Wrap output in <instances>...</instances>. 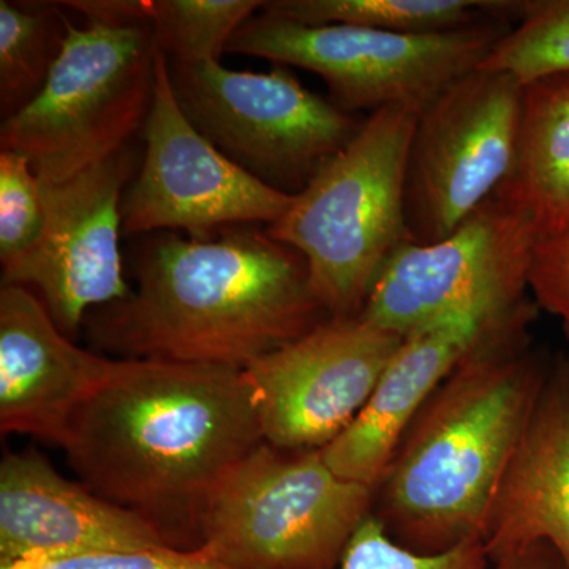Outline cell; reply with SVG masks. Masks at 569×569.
Masks as SVG:
<instances>
[{
  "label": "cell",
  "instance_id": "6da1fadb",
  "mask_svg": "<svg viewBox=\"0 0 569 569\" xmlns=\"http://www.w3.org/2000/svg\"><path fill=\"white\" fill-rule=\"evenodd\" d=\"M263 441L244 370L114 358L62 449L82 485L198 550L220 482Z\"/></svg>",
  "mask_w": 569,
  "mask_h": 569
},
{
  "label": "cell",
  "instance_id": "7a4b0ae2",
  "mask_svg": "<svg viewBox=\"0 0 569 569\" xmlns=\"http://www.w3.org/2000/svg\"><path fill=\"white\" fill-rule=\"evenodd\" d=\"M133 269L129 298L82 323L92 347L116 359L246 370L329 318L301 253L254 228L149 234Z\"/></svg>",
  "mask_w": 569,
  "mask_h": 569
},
{
  "label": "cell",
  "instance_id": "3957f363",
  "mask_svg": "<svg viewBox=\"0 0 569 569\" xmlns=\"http://www.w3.org/2000/svg\"><path fill=\"white\" fill-rule=\"evenodd\" d=\"M529 313L479 343L419 411L381 479V516L406 548L485 537L493 500L545 388L520 350Z\"/></svg>",
  "mask_w": 569,
  "mask_h": 569
},
{
  "label": "cell",
  "instance_id": "277c9868",
  "mask_svg": "<svg viewBox=\"0 0 569 569\" xmlns=\"http://www.w3.org/2000/svg\"><path fill=\"white\" fill-rule=\"evenodd\" d=\"M418 116L406 104L370 112L346 148L266 228L305 258L329 317L361 316L381 268L408 241V160Z\"/></svg>",
  "mask_w": 569,
  "mask_h": 569
},
{
  "label": "cell",
  "instance_id": "5b68a950",
  "mask_svg": "<svg viewBox=\"0 0 569 569\" xmlns=\"http://www.w3.org/2000/svg\"><path fill=\"white\" fill-rule=\"evenodd\" d=\"M160 48L148 22L67 24L39 96L0 126V149L22 153L40 182L58 183L110 159L141 133Z\"/></svg>",
  "mask_w": 569,
  "mask_h": 569
},
{
  "label": "cell",
  "instance_id": "8992f818",
  "mask_svg": "<svg viewBox=\"0 0 569 569\" xmlns=\"http://www.w3.org/2000/svg\"><path fill=\"white\" fill-rule=\"evenodd\" d=\"M373 498L337 477L321 449L263 441L213 493L201 550L228 569H339Z\"/></svg>",
  "mask_w": 569,
  "mask_h": 569
},
{
  "label": "cell",
  "instance_id": "52a82bcc",
  "mask_svg": "<svg viewBox=\"0 0 569 569\" xmlns=\"http://www.w3.org/2000/svg\"><path fill=\"white\" fill-rule=\"evenodd\" d=\"M261 11V10H260ZM515 26L492 18L437 33H396L355 26H305L261 11L234 33L228 52L318 74L331 102L353 112L406 104L421 112L477 70Z\"/></svg>",
  "mask_w": 569,
  "mask_h": 569
},
{
  "label": "cell",
  "instance_id": "ba28073f",
  "mask_svg": "<svg viewBox=\"0 0 569 569\" xmlns=\"http://www.w3.org/2000/svg\"><path fill=\"white\" fill-rule=\"evenodd\" d=\"M168 63L176 99L198 132L280 192H301L362 126L306 89L288 67L253 73L220 62Z\"/></svg>",
  "mask_w": 569,
  "mask_h": 569
},
{
  "label": "cell",
  "instance_id": "9c48e42d",
  "mask_svg": "<svg viewBox=\"0 0 569 569\" xmlns=\"http://www.w3.org/2000/svg\"><path fill=\"white\" fill-rule=\"evenodd\" d=\"M539 239L529 209L503 186L447 238L397 247L359 317L407 337L463 310L516 309Z\"/></svg>",
  "mask_w": 569,
  "mask_h": 569
},
{
  "label": "cell",
  "instance_id": "30bf717a",
  "mask_svg": "<svg viewBox=\"0 0 569 569\" xmlns=\"http://www.w3.org/2000/svg\"><path fill=\"white\" fill-rule=\"evenodd\" d=\"M522 102L515 77L478 67L419 112L408 160V241L447 238L509 181Z\"/></svg>",
  "mask_w": 569,
  "mask_h": 569
},
{
  "label": "cell",
  "instance_id": "8fae6325",
  "mask_svg": "<svg viewBox=\"0 0 569 569\" xmlns=\"http://www.w3.org/2000/svg\"><path fill=\"white\" fill-rule=\"evenodd\" d=\"M141 137V167L122 197V236L181 230L209 239L238 224L269 227L293 203L295 194L247 173L198 132L176 99L162 51Z\"/></svg>",
  "mask_w": 569,
  "mask_h": 569
},
{
  "label": "cell",
  "instance_id": "7c38bea8",
  "mask_svg": "<svg viewBox=\"0 0 569 569\" xmlns=\"http://www.w3.org/2000/svg\"><path fill=\"white\" fill-rule=\"evenodd\" d=\"M403 337L361 317L321 321L244 370L264 441L323 449L361 413Z\"/></svg>",
  "mask_w": 569,
  "mask_h": 569
},
{
  "label": "cell",
  "instance_id": "4fadbf2b",
  "mask_svg": "<svg viewBox=\"0 0 569 569\" xmlns=\"http://www.w3.org/2000/svg\"><path fill=\"white\" fill-rule=\"evenodd\" d=\"M138 156L122 149L58 183H43L47 228L28 258L2 272V283L33 291L67 337L92 310L129 298L121 254L122 197Z\"/></svg>",
  "mask_w": 569,
  "mask_h": 569
},
{
  "label": "cell",
  "instance_id": "5bb4252c",
  "mask_svg": "<svg viewBox=\"0 0 569 569\" xmlns=\"http://www.w3.org/2000/svg\"><path fill=\"white\" fill-rule=\"evenodd\" d=\"M530 310L471 309L403 337L361 413L321 449L347 481L378 489L408 427L452 370L490 336Z\"/></svg>",
  "mask_w": 569,
  "mask_h": 569
},
{
  "label": "cell",
  "instance_id": "9a60e30c",
  "mask_svg": "<svg viewBox=\"0 0 569 569\" xmlns=\"http://www.w3.org/2000/svg\"><path fill=\"white\" fill-rule=\"evenodd\" d=\"M157 546L162 538L137 512L63 478L36 449L3 456L0 565Z\"/></svg>",
  "mask_w": 569,
  "mask_h": 569
},
{
  "label": "cell",
  "instance_id": "2e32d148",
  "mask_svg": "<svg viewBox=\"0 0 569 569\" xmlns=\"http://www.w3.org/2000/svg\"><path fill=\"white\" fill-rule=\"evenodd\" d=\"M114 358L82 350L39 296L0 288V430L62 448L71 419L110 376Z\"/></svg>",
  "mask_w": 569,
  "mask_h": 569
},
{
  "label": "cell",
  "instance_id": "e0dca14e",
  "mask_svg": "<svg viewBox=\"0 0 569 569\" xmlns=\"http://www.w3.org/2000/svg\"><path fill=\"white\" fill-rule=\"evenodd\" d=\"M490 563L548 545L569 569V373L542 388L486 526Z\"/></svg>",
  "mask_w": 569,
  "mask_h": 569
},
{
  "label": "cell",
  "instance_id": "ac0fdd59",
  "mask_svg": "<svg viewBox=\"0 0 569 569\" xmlns=\"http://www.w3.org/2000/svg\"><path fill=\"white\" fill-rule=\"evenodd\" d=\"M537 222L539 233L569 228V74L523 86L518 156L505 183Z\"/></svg>",
  "mask_w": 569,
  "mask_h": 569
},
{
  "label": "cell",
  "instance_id": "d6986e66",
  "mask_svg": "<svg viewBox=\"0 0 569 569\" xmlns=\"http://www.w3.org/2000/svg\"><path fill=\"white\" fill-rule=\"evenodd\" d=\"M527 0H272L261 11L305 26H355L396 33L458 31L507 18L518 22Z\"/></svg>",
  "mask_w": 569,
  "mask_h": 569
},
{
  "label": "cell",
  "instance_id": "ffe728a7",
  "mask_svg": "<svg viewBox=\"0 0 569 569\" xmlns=\"http://www.w3.org/2000/svg\"><path fill=\"white\" fill-rule=\"evenodd\" d=\"M67 24L61 3L0 2L2 121L39 96L61 56Z\"/></svg>",
  "mask_w": 569,
  "mask_h": 569
},
{
  "label": "cell",
  "instance_id": "44dd1931",
  "mask_svg": "<svg viewBox=\"0 0 569 569\" xmlns=\"http://www.w3.org/2000/svg\"><path fill=\"white\" fill-rule=\"evenodd\" d=\"M264 2L258 0H149V22L168 61L220 62L234 33Z\"/></svg>",
  "mask_w": 569,
  "mask_h": 569
},
{
  "label": "cell",
  "instance_id": "7402d4cb",
  "mask_svg": "<svg viewBox=\"0 0 569 569\" xmlns=\"http://www.w3.org/2000/svg\"><path fill=\"white\" fill-rule=\"evenodd\" d=\"M479 67L505 71L523 86L569 74V0H529L523 17Z\"/></svg>",
  "mask_w": 569,
  "mask_h": 569
},
{
  "label": "cell",
  "instance_id": "603a6c76",
  "mask_svg": "<svg viewBox=\"0 0 569 569\" xmlns=\"http://www.w3.org/2000/svg\"><path fill=\"white\" fill-rule=\"evenodd\" d=\"M47 228L43 187L22 153L0 152V263L9 271L39 247Z\"/></svg>",
  "mask_w": 569,
  "mask_h": 569
},
{
  "label": "cell",
  "instance_id": "cb8c5ba5",
  "mask_svg": "<svg viewBox=\"0 0 569 569\" xmlns=\"http://www.w3.org/2000/svg\"><path fill=\"white\" fill-rule=\"evenodd\" d=\"M490 565L481 538L467 539L445 552H415L397 542L385 523L370 515L348 542L339 569H490Z\"/></svg>",
  "mask_w": 569,
  "mask_h": 569
},
{
  "label": "cell",
  "instance_id": "d4e9b609",
  "mask_svg": "<svg viewBox=\"0 0 569 569\" xmlns=\"http://www.w3.org/2000/svg\"><path fill=\"white\" fill-rule=\"evenodd\" d=\"M0 569H228L203 550L157 546L123 552L92 553L66 559H32L0 565Z\"/></svg>",
  "mask_w": 569,
  "mask_h": 569
},
{
  "label": "cell",
  "instance_id": "484cf974",
  "mask_svg": "<svg viewBox=\"0 0 569 569\" xmlns=\"http://www.w3.org/2000/svg\"><path fill=\"white\" fill-rule=\"evenodd\" d=\"M529 288L538 305L559 318L569 337V228L539 239L531 254Z\"/></svg>",
  "mask_w": 569,
  "mask_h": 569
},
{
  "label": "cell",
  "instance_id": "4316f807",
  "mask_svg": "<svg viewBox=\"0 0 569 569\" xmlns=\"http://www.w3.org/2000/svg\"><path fill=\"white\" fill-rule=\"evenodd\" d=\"M490 569H567L556 550L548 545H535L492 561Z\"/></svg>",
  "mask_w": 569,
  "mask_h": 569
}]
</instances>
